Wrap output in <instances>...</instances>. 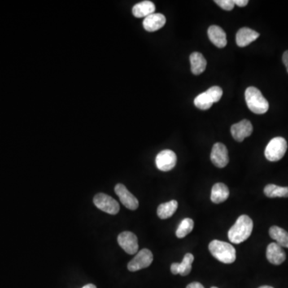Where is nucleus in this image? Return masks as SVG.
I'll return each instance as SVG.
<instances>
[{"mask_svg": "<svg viewBox=\"0 0 288 288\" xmlns=\"http://www.w3.org/2000/svg\"><path fill=\"white\" fill-rule=\"evenodd\" d=\"M82 288H97L96 286H95L94 284H87L85 286L83 287Z\"/></svg>", "mask_w": 288, "mask_h": 288, "instance_id": "29", "label": "nucleus"}, {"mask_svg": "<svg viewBox=\"0 0 288 288\" xmlns=\"http://www.w3.org/2000/svg\"><path fill=\"white\" fill-rule=\"evenodd\" d=\"M215 3L226 11H232L234 8V0H215Z\"/></svg>", "mask_w": 288, "mask_h": 288, "instance_id": "25", "label": "nucleus"}, {"mask_svg": "<svg viewBox=\"0 0 288 288\" xmlns=\"http://www.w3.org/2000/svg\"><path fill=\"white\" fill-rule=\"evenodd\" d=\"M245 99L248 108L255 114H265L269 109V102L264 98L261 92L255 87L246 88Z\"/></svg>", "mask_w": 288, "mask_h": 288, "instance_id": "3", "label": "nucleus"}, {"mask_svg": "<svg viewBox=\"0 0 288 288\" xmlns=\"http://www.w3.org/2000/svg\"><path fill=\"white\" fill-rule=\"evenodd\" d=\"M96 207L101 211H104L110 215H116L119 213V204L115 198L104 193H98L93 199Z\"/></svg>", "mask_w": 288, "mask_h": 288, "instance_id": "6", "label": "nucleus"}, {"mask_svg": "<svg viewBox=\"0 0 288 288\" xmlns=\"http://www.w3.org/2000/svg\"><path fill=\"white\" fill-rule=\"evenodd\" d=\"M178 208L176 200H171L167 203H162L157 209V215L161 219H168L175 214Z\"/></svg>", "mask_w": 288, "mask_h": 288, "instance_id": "22", "label": "nucleus"}, {"mask_svg": "<svg viewBox=\"0 0 288 288\" xmlns=\"http://www.w3.org/2000/svg\"><path fill=\"white\" fill-rule=\"evenodd\" d=\"M283 62L284 65L286 66L287 71L288 72V50H286L283 54Z\"/></svg>", "mask_w": 288, "mask_h": 288, "instance_id": "28", "label": "nucleus"}, {"mask_svg": "<svg viewBox=\"0 0 288 288\" xmlns=\"http://www.w3.org/2000/svg\"><path fill=\"white\" fill-rule=\"evenodd\" d=\"M193 228H194V221L192 219L186 218V219H183L181 224L176 230V236L178 238H184L185 236H188L189 233L192 232Z\"/></svg>", "mask_w": 288, "mask_h": 288, "instance_id": "24", "label": "nucleus"}, {"mask_svg": "<svg viewBox=\"0 0 288 288\" xmlns=\"http://www.w3.org/2000/svg\"><path fill=\"white\" fill-rule=\"evenodd\" d=\"M259 37V34L248 27H242L236 34V44L240 48L248 46Z\"/></svg>", "mask_w": 288, "mask_h": 288, "instance_id": "15", "label": "nucleus"}, {"mask_svg": "<svg viewBox=\"0 0 288 288\" xmlns=\"http://www.w3.org/2000/svg\"><path fill=\"white\" fill-rule=\"evenodd\" d=\"M252 132V124L247 119H243L240 123H236L234 125H232L231 128V132L233 138L238 142L243 141L245 138L251 136Z\"/></svg>", "mask_w": 288, "mask_h": 288, "instance_id": "12", "label": "nucleus"}, {"mask_svg": "<svg viewBox=\"0 0 288 288\" xmlns=\"http://www.w3.org/2000/svg\"><path fill=\"white\" fill-rule=\"evenodd\" d=\"M235 4L240 7H243L248 4V1L247 0H234Z\"/></svg>", "mask_w": 288, "mask_h": 288, "instance_id": "26", "label": "nucleus"}, {"mask_svg": "<svg viewBox=\"0 0 288 288\" xmlns=\"http://www.w3.org/2000/svg\"><path fill=\"white\" fill-rule=\"evenodd\" d=\"M186 288H204V287L200 284V283L194 282L192 284H188Z\"/></svg>", "mask_w": 288, "mask_h": 288, "instance_id": "27", "label": "nucleus"}, {"mask_svg": "<svg viewBox=\"0 0 288 288\" xmlns=\"http://www.w3.org/2000/svg\"><path fill=\"white\" fill-rule=\"evenodd\" d=\"M166 17L160 13H154L144 19L143 26L146 32H154L165 25Z\"/></svg>", "mask_w": 288, "mask_h": 288, "instance_id": "14", "label": "nucleus"}, {"mask_svg": "<svg viewBox=\"0 0 288 288\" xmlns=\"http://www.w3.org/2000/svg\"><path fill=\"white\" fill-rule=\"evenodd\" d=\"M288 143L283 137H276L272 139L267 144L265 149V156L267 160L276 162L280 160L286 153Z\"/></svg>", "mask_w": 288, "mask_h": 288, "instance_id": "5", "label": "nucleus"}, {"mask_svg": "<svg viewBox=\"0 0 288 288\" xmlns=\"http://www.w3.org/2000/svg\"><path fill=\"white\" fill-rule=\"evenodd\" d=\"M211 160L215 167L224 168L229 163V156L227 146L221 143H216L212 147Z\"/></svg>", "mask_w": 288, "mask_h": 288, "instance_id": "10", "label": "nucleus"}, {"mask_svg": "<svg viewBox=\"0 0 288 288\" xmlns=\"http://www.w3.org/2000/svg\"><path fill=\"white\" fill-rule=\"evenodd\" d=\"M153 254L148 249H142L138 254L129 262L128 265L130 272H137L148 267L152 263Z\"/></svg>", "mask_w": 288, "mask_h": 288, "instance_id": "7", "label": "nucleus"}, {"mask_svg": "<svg viewBox=\"0 0 288 288\" xmlns=\"http://www.w3.org/2000/svg\"><path fill=\"white\" fill-rule=\"evenodd\" d=\"M207 35L209 40L217 48H224L227 46V35L224 29L219 26L212 25L209 27Z\"/></svg>", "mask_w": 288, "mask_h": 288, "instance_id": "17", "label": "nucleus"}, {"mask_svg": "<svg viewBox=\"0 0 288 288\" xmlns=\"http://www.w3.org/2000/svg\"><path fill=\"white\" fill-rule=\"evenodd\" d=\"M211 288H216V287H211Z\"/></svg>", "mask_w": 288, "mask_h": 288, "instance_id": "31", "label": "nucleus"}, {"mask_svg": "<svg viewBox=\"0 0 288 288\" xmlns=\"http://www.w3.org/2000/svg\"><path fill=\"white\" fill-rule=\"evenodd\" d=\"M191 71L195 75H200L206 70L207 60L199 52H193L190 55Z\"/></svg>", "mask_w": 288, "mask_h": 288, "instance_id": "20", "label": "nucleus"}, {"mask_svg": "<svg viewBox=\"0 0 288 288\" xmlns=\"http://www.w3.org/2000/svg\"><path fill=\"white\" fill-rule=\"evenodd\" d=\"M253 230V221L248 215H240L236 224L230 228L228 239L231 242L239 244L244 242L251 236Z\"/></svg>", "mask_w": 288, "mask_h": 288, "instance_id": "1", "label": "nucleus"}, {"mask_svg": "<svg viewBox=\"0 0 288 288\" xmlns=\"http://www.w3.org/2000/svg\"><path fill=\"white\" fill-rule=\"evenodd\" d=\"M115 192L119 196L121 203L127 208L132 211H135L139 207V201L135 195L128 190L123 184H118L115 188Z\"/></svg>", "mask_w": 288, "mask_h": 288, "instance_id": "11", "label": "nucleus"}, {"mask_svg": "<svg viewBox=\"0 0 288 288\" xmlns=\"http://www.w3.org/2000/svg\"><path fill=\"white\" fill-rule=\"evenodd\" d=\"M118 243L129 255L138 252V239L131 232H123L118 236Z\"/></svg>", "mask_w": 288, "mask_h": 288, "instance_id": "9", "label": "nucleus"}, {"mask_svg": "<svg viewBox=\"0 0 288 288\" xmlns=\"http://www.w3.org/2000/svg\"><path fill=\"white\" fill-rule=\"evenodd\" d=\"M264 194L268 198H288V187H280L275 184H268L264 188Z\"/></svg>", "mask_w": 288, "mask_h": 288, "instance_id": "23", "label": "nucleus"}, {"mask_svg": "<svg viewBox=\"0 0 288 288\" xmlns=\"http://www.w3.org/2000/svg\"><path fill=\"white\" fill-rule=\"evenodd\" d=\"M266 255L267 260L275 265H280L286 259L285 251H284L282 246H280L276 242H272L267 246Z\"/></svg>", "mask_w": 288, "mask_h": 288, "instance_id": "13", "label": "nucleus"}, {"mask_svg": "<svg viewBox=\"0 0 288 288\" xmlns=\"http://www.w3.org/2000/svg\"><path fill=\"white\" fill-rule=\"evenodd\" d=\"M229 195V189L227 185L218 183L214 185L211 190V200L214 203H221L227 200Z\"/></svg>", "mask_w": 288, "mask_h": 288, "instance_id": "19", "label": "nucleus"}, {"mask_svg": "<svg viewBox=\"0 0 288 288\" xmlns=\"http://www.w3.org/2000/svg\"><path fill=\"white\" fill-rule=\"evenodd\" d=\"M209 251L215 259L222 263L229 264L236 261V249L228 242L213 240L209 244Z\"/></svg>", "mask_w": 288, "mask_h": 288, "instance_id": "2", "label": "nucleus"}, {"mask_svg": "<svg viewBox=\"0 0 288 288\" xmlns=\"http://www.w3.org/2000/svg\"><path fill=\"white\" fill-rule=\"evenodd\" d=\"M223 96V90L218 86H214L209 88L203 93L195 97L194 104L200 110H208L215 102H219Z\"/></svg>", "mask_w": 288, "mask_h": 288, "instance_id": "4", "label": "nucleus"}, {"mask_svg": "<svg viewBox=\"0 0 288 288\" xmlns=\"http://www.w3.org/2000/svg\"><path fill=\"white\" fill-rule=\"evenodd\" d=\"M259 288H272V287H270V286H262V287H259Z\"/></svg>", "mask_w": 288, "mask_h": 288, "instance_id": "30", "label": "nucleus"}, {"mask_svg": "<svg viewBox=\"0 0 288 288\" xmlns=\"http://www.w3.org/2000/svg\"><path fill=\"white\" fill-rule=\"evenodd\" d=\"M270 236L276 240V243L282 247L288 248V232L277 226H273L269 230Z\"/></svg>", "mask_w": 288, "mask_h": 288, "instance_id": "21", "label": "nucleus"}, {"mask_svg": "<svg viewBox=\"0 0 288 288\" xmlns=\"http://www.w3.org/2000/svg\"><path fill=\"white\" fill-rule=\"evenodd\" d=\"M155 11V5L154 2L149 0H145L136 3L132 8V14L136 18H146Z\"/></svg>", "mask_w": 288, "mask_h": 288, "instance_id": "18", "label": "nucleus"}, {"mask_svg": "<svg viewBox=\"0 0 288 288\" xmlns=\"http://www.w3.org/2000/svg\"><path fill=\"white\" fill-rule=\"evenodd\" d=\"M177 156L171 150H163L157 155L155 164L158 169L162 171H169L176 167Z\"/></svg>", "mask_w": 288, "mask_h": 288, "instance_id": "8", "label": "nucleus"}, {"mask_svg": "<svg viewBox=\"0 0 288 288\" xmlns=\"http://www.w3.org/2000/svg\"><path fill=\"white\" fill-rule=\"evenodd\" d=\"M193 261H194V255L191 253H187L186 255H184L182 263H174L171 264V273L173 275L180 274L183 276H188L192 271Z\"/></svg>", "mask_w": 288, "mask_h": 288, "instance_id": "16", "label": "nucleus"}]
</instances>
